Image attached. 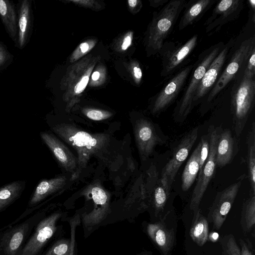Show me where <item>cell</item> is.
Segmentation results:
<instances>
[{
    "mask_svg": "<svg viewBox=\"0 0 255 255\" xmlns=\"http://www.w3.org/2000/svg\"><path fill=\"white\" fill-rule=\"evenodd\" d=\"M74 238L71 241L62 239L56 241L44 255H70Z\"/></svg>",
    "mask_w": 255,
    "mask_h": 255,
    "instance_id": "30",
    "label": "cell"
},
{
    "mask_svg": "<svg viewBox=\"0 0 255 255\" xmlns=\"http://www.w3.org/2000/svg\"><path fill=\"white\" fill-rule=\"evenodd\" d=\"M243 0H223L216 6L211 16L207 19L206 32L216 29L218 30L227 22L235 20L243 7Z\"/></svg>",
    "mask_w": 255,
    "mask_h": 255,
    "instance_id": "15",
    "label": "cell"
},
{
    "mask_svg": "<svg viewBox=\"0 0 255 255\" xmlns=\"http://www.w3.org/2000/svg\"><path fill=\"white\" fill-rule=\"evenodd\" d=\"M147 233L164 255H168L172 250L174 242L173 229H169L164 224L158 222L149 224L147 226Z\"/></svg>",
    "mask_w": 255,
    "mask_h": 255,
    "instance_id": "22",
    "label": "cell"
},
{
    "mask_svg": "<svg viewBox=\"0 0 255 255\" xmlns=\"http://www.w3.org/2000/svg\"><path fill=\"white\" fill-rule=\"evenodd\" d=\"M41 138L52 152L60 165L72 174L77 166V158L71 151L54 134L47 132L40 133Z\"/></svg>",
    "mask_w": 255,
    "mask_h": 255,
    "instance_id": "17",
    "label": "cell"
},
{
    "mask_svg": "<svg viewBox=\"0 0 255 255\" xmlns=\"http://www.w3.org/2000/svg\"><path fill=\"white\" fill-rule=\"evenodd\" d=\"M200 142L201 149L200 153L199 170L198 174L201 172L206 161L209 154L210 139L208 133L201 137Z\"/></svg>",
    "mask_w": 255,
    "mask_h": 255,
    "instance_id": "33",
    "label": "cell"
},
{
    "mask_svg": "<svg viewBox=\"0 0 255 255\" xmlns=\"http://www.w3.org/2000/svg\"><path fill=\"white\" fill-rule=\"evenodd\" d=\"M74 246V244H73V245L72 246L70 255H73Z\"/></svg>",
    "mask_w": 255,
    "mask_h": 255,
    "instance_id": "44",
    "label": "cell"
},
{
    "mask_svg": "<svg viewBox=\"0 0 255 255\" xmlns=\"http://www.w3.org/2000/svg\"><path fill=\"white\" fill-rule=\"evenodd\" d=\"M193 65L185 67L175 75L157 95L151 108L153 114L165 110L175 100L185 83Z\"/></svg>",
    "mask_w": 255,
    "mask_h": 255,
    "instance_id": "14",
    "label": "cell"
},
{
    "mask_svg": "<svg viewBox=\"0 0 255 255\" xmlns=\"http://www.w3.org/2000/svg\"><path fill=\"white\" fill-rule=\"evenodd\" d=\"M16 9L18 19V35L15 46L23 49L28 44L33 28L32 2L29 0H19Z\"/></svg>",
    "mask_w": 255,
    "mask_h": 255,
    "instance_id": "18",
    "label": "cell"
},
{
    "mask_svg": "<svg viewBox=\"0 0 255 255\" xmlns=\"http://www.w3.org/2000/svg\"><path fill=\"white\" fill-rule=\"evenodd\" d=\"M132 39V33L129 32L124 38L121 48L123 50H127L130 45Z\"/></svg>",
    "mask_w": 255,
    "mask_h": 255,
    "instance_id": "37",
    "label": "cell"
},
{
    "mask_svg": "<svg viewBox=\"0 0 255 255\" xmlns=\"http://www.w3.org/2000/svg\"><path fill=\"white\" fill-rule=\"evenodd\" d=\"M91 71L87 74L84 75L78 82L74 88V92L76 94L82 93L85 89L89 80Z\"/></svg>",
    "mask_w": 255,
    "mask_h": 255,
    "instance_id": "36",
    "label": "cell"
},
{
    "mask_svg": "<svg viewBox=\"0 0 255 255\" xmlns=\"http://www.w3.org/2000/svg\"><path fill=\"white\" fill-rule=\"evenodd\" d=\"M139 1L137 0H128V3L130 7H134Z\"/></svg>",
    "mask_w": 255,
    "mask_h": 255,
    "instance_id": "43",
    "label": "cell"
},
{
    "mask_svg": "<svg viewBox=\"0 0 255 255\" xmlns=\"http://www.w3.org/2000/svg\"><path fill=\"white\" fill-rule=\"evenodd\" d=\"M247 166L251 193L255 194V123L253 122L247 137Z\"/></svg>",
    "mask_w": 255,
    "mask_h": 255,
    "instance_id": "28",
    "label": "cell"
},
{
    "mask_svg": "<svg viewBox=\"0 0 255 255\" xmlns=\"http://www.w3.org/2000/svg\"><path fill=\"white\" fill-rule=\"evenodd\" d=\"M133 75L137 83H139L142 78V71L138 64L135 65L132 69Z\"/></svg>",
    "mask_w": 255,
    "mask_h": 255,
    "instance_id": "38",
    "label": "cell"
},
{
    "mask_svg": "<svg viewBox=\"0 0 255 255\" xmlns=\"http://www.w3.org/2000/svg\"><path fill=\"white\" fill-rule=\"evenodd\" d=\"M186 4L184 0H172L156 14L149 28L147 42L152 52L156 53L163 47L164 40L171 32Z\"/></svg>",
    "mask_w": 255,
    "mask_h": 255,
    "instance_id": "3",
    "label": "cell"
},
{
    "mask_svg": "<svg viewBox=\"0 0 255 255\" xmlns=\"http://www.w3.org/2000/svg\"><path fill=\"white\" fill-rule=\"evenodd\" d=\"M255 80L243 76L235 84L231 93V112L233 128L239 137L246 126L255 104Z\"/></svg>",
    "mask_w": 255,
    "mask_h": 255,
    "instance_id": "2",
    "label": "cell"
},
{
    "mask_svg": "<svg viewBox=\"0 0 255 255\" xmlns=\"http://www.w3.org/2000/svg\"><path fill=\"white\" fill-rule=\"evenodd\" d=\"M0 72H1V71H0Z\"/></svg>",
    "mask_w": 255,
    "mask_h": 255,
    "instance_id": "46",
    "label": "cell"
},
{
    "mask_svg": "<svg viewBox=\"0 0 255 255\" xmlns=\"http://www.w3.org/2000/svg\"><path fill=\"white\" fill-rule=\"evenodd\" d=\"M198 127H195L184 134L176 141L172 150L170 159L161 170V181L170 193L179 168L187 158L198 138Z\"/></svg>",
    "mask_w": 255,
    "mask_h": 255,
    "instance_id": "6",
    "label": "cell"
},
{
    "mask_svg": "<svg viewBox=\"0 0 255 255\" xmlns=\"http://www.w3.org/2000/svg\"><path fill=\"white\" fill-rule=\"evenodd\" d=\"M221 128V127H215L214 126H210L208 128V133L210 139L209 154L201 172L198 175V179L190 203V209L193 212L199 208V206L205 192L215 175L216 167V148Z\"/></svg>",
    "mask_w": 255,
    "mask_h": 255,
    "instance_id": "7",
    "label": "cell"
},
{
    "mask_svg": "<svg viewBox=\"0 0 255 255\" xmlns=\"http://www.w3.org/2000/svg\"><path fill=\"white\" fill-rule=\"evenodd\" d=\"M208 223L198 208L194 211L192 225L190 230V236L198 246L204 245L208 239Z\"/></svg>",
    "mask_w": 255,
    "mask_h": 255,
    "instance_id": "27",
    "label": "cell"
},
{
    "mask_svg": "<svg viewBox=\"0 0 255 255\" xmlns=\"http://www.w3.org/2000/svg\"><path fill=\"white\" fill-rule=\"evenodd\" d=\"M95 43L94 40H88L81 43L73 53L71 61H75L84 56L91 50Z\"/></svg>",
    "mask_w": 255,
    "mask_h": 255,
    "instance_id": "34",
    "label": "cell"
},
{
    "mask_svg": "<svg viewBox=\"0 0 255 255\" xmlns=\"http://www.w3.org/2000/svg\"><path fill=\"white\" fill-rule=\"evenodd\" d=\"M67 181L65 176H58L40 181L35 187L28 203V207L34 208L50 195L62 189Z\"/></svg>",
    "mask_w": 255,
    "mask_h": 255,
    "instance_id": "21",
    "label": "cell"
},
{
    "mask_svg": "<svg viewBox=\"0 0 255 255\" xmlns=\"http://www.w3.org/2000/svg\"><path fill=\"white\" fill-rule=\"evenodd\" d=\"M197 38V35H194L184 44L172 48L163 55L162 76L171 74L180 67L195 48Z\"/></svg>",
    "mask_w": 255,
    "mask_h": 255,
    "instance_id": "16",
    "label": "cell"
},
{
    "mask_svg": "<svg viewBox=\"0 0 255 255\" xmlns=\"http://www.w3.org/2000/svg\"><path fill=\"white\" fill-rule=\"evenodd\" d=\"M82 112L89 119L97 121L109 119L113 116L110 112L95 109H85Z\"/></svg>",
    "mask_w": 255,
    "mask_h": 255,
    "instance_id": "32",
    "label": "cell"
},
{
    "mask_svg": "<svg viewBox=\"0 0 255 255\" xmlns=\"http://www.w3.org/2000/svg\"><path fill=\"white\" fill-rule=\"evenodd\" d=\"M61 216L56 212L41 220L34 233L17 255H36L56 231V224Z\"/></svg>",
    "mask_w": 255,
    "mask_h": 255,
    "instance_id": "11",
    "label": "cell"
},
{
    "mask_svg": "<svg viewBox=\"0 0 255 255\" xmlns=\"http://www.w3.org/2000/svg\"><path fill=\"white\" fill-rule=\"evenodd\" d=\"M140 255H150L149 253H144Z\"/></svg>",
    "mask_w": 255,
    "mask_h": 255,
    "instance_id": "45",
    "label": "cell"
},
{
    "mask_svg": "<svg viewBox=\"0 0 255 255\" xmlns=\"http://www.w3.org/2000/svg\"><path fill=\"white\" fill-rule=\"evenodd\" d=\"M52 130L77 152V166L72 174V180L79 177L92 156L113 171L122 164L121 153L119 150L114 149L113 138L108 133L88 132L67 123L55 125Z\"/></svg>",
    "mask_w": 255,
    "mask_h": 255,
    "instance_id": "1",
    "label": "cell"
},
{
    "mask_svg": "<svg viewBox=\"0 0 255 255\" xmlns=\"http://www.w3.org/2000/svg\"><path fill=\"white\" fill-rule=\"evenodd\" d=\"M254 47H255L254 36L242 42L239 47L234 52L226 68L211 90L207 98L208 102H211L233 79L242 65L245 62H247Z\"/></svg>",
    "mask_w": 255,
    "mask_h": 255,
    "instance_id": "9",
    "label": "cell"
},
{
    "mask_svg": "<svg viewBox=\"0 0 255 255\" xmlns=\"http://www.w3.org/2000/svg\"><path fill=\"white\" fill-rule=\"evenodd\" d=\"M147 173L146 182L144 183L145 203L147 208L151 207L157 216L163 211L171 193L164 187L155 164L151 165Z\"/></svg>",
    "mask_w": 255,
    "mask_h": 255,
    "instance_id": "10",
    "label": "cell"
},
{
    "mask_svg": "<svg viewBox=\"0 0 255 255\" xmlns=\"http://www.w3.org/2000/svg\"><path fill=\"white\" fill-rule=\"evenodd\" d=\"M221 44L209 49L195 69L184 93L176 106L173 118L177 123H183L193 109V100L196 92L208 68L220 52Z\"/></svg>",
    "mask_w": 255,
    "mask_h": 255,
    "instance_id": "4",
    "label": "cell"
},
{
    "mask_svg": "<svg viewBox=\"0 0 255 255\" xmlns=\"http://www.w3.org/2000/svg\"><path fill=\"white\" fill-rule=\"evenodd\" d=\"M215 2L214 0H199L191 4L186 8L180 19L178 25L179 29H183L195 22Z\"/></svg>",
    "mask_w": 255,
    "mask_h": 255,
    "instance_id": "26",
    "label": "cell"
},
{
    "mask_svg": "<svg viewBox=\"0 0 255 255\" xmlns=\"http://www.w3.org/2000/svg\"><path fill=\"white\" fill-rule=\"evenodd\" d=\"M201 142L198 143L188 160L182 175V189H189L198 176L199 170Z\"/></svg>",
    "mask_w": 255,
    "mask_h": 255,
    "instance_id": "24",
    "label": "cell"
},
{
    "mask_svg": "<svg viewBox=\"0 0 255 255\" xmlns=\"http://www.w3.org/2000/svg\"><path fill=\"white\" fill-rule=\"evenodd\" d=\"M255 224V194L250 197L243 205L241 224L243 231L248 233L254 228Z\"/></svg>",
    "mask_w": 255,
    "mask_h": 255,
    "instance_id": "29",
    "label": "cell"
},
{
    "mask_svg": "<svg viewBox=\"0 0 255 255\" xmlns=\"http://www.w3.org/2000/svg\"><path fill=\"white\" fill-rule=\"evenodd\" d=\"M240 245L241 246V255H253L246 243L242 239L240 240Z\"/></svg>",
    "mask_w": 255,
    "mask_h": 255,
    "instance_id": "39",
    "label": "cell"
},
{
    "mask_svg": "<svg viewBox=\"0 0 255 255\" xmlns=\"http://www.w3.org/2000/svg\"><path fill=\"white\" fill-rule=\"evenodd\" d=\"M35 215L0 234V255H17L25 237L37 221Z\"/></svg>",
    "mask_w": 255,
    "mask_h": 255,
    "instance_id": "13",
    "label": "cell"
},
{
    "mask_svg": "<svg viewBox=\"0 0 255 255\" xmlns=\"http://www.w3.org/2000/svg\"><path fill=\"white\" fill-rule=\"evenodd\" d=\"M100 74L99 71H95L92 74V79L93 81H97L99 78H100Z\"/></svg>",
    "mask_w": 255,
    "mask_h": 255,
    "instance_id": "42",
    "label": "cell"
},
{
    "mask_svg": "<svg viewBox=\"0 0 255 255\" xmlns=\"http://www.w3.org/2000/svg\"><path fill=\"white\" fill-rule=\"evenodd\" d=\"M231 44L223 49L212 62L205 72L193 100V108L209 91L214 84L226 60Z\"/></svg>",
    "mask_w": 255,
    "mask_h": 255,
    "instance_id": "19",
    "label": "cell"
},
{
    "mask_svg": "<svg viewBox=\"0 0 255 255\" xmlns=\"http://www.w3.org/2000/svg\"><path fill=\"white\" fill-rule=\"evenodd\" d=\"M24 180L14 181L0 187V212L17 200L25 187Z\"/></svg>",
    "mask_w": 255,
    "mask_h": 255,
    "instance_id": "25",
    "label": "cell"
},
{
    "mask_svg": "<svg viewBox=\"0 0 255 255\" xmlns=\"http://www.w3.org/2000/svg\"><path fill=\"white\" fill-rule=\"evenodd\" d=\"M168 0H153L151 1V5L154 7H158L168 2Z\"/></svg>",
    "mask_w": 255,
    "mask_h": 255,
    "instance_id": "40",
    "label": "cell"
},
{
    "mask_svg": "<svg viewBox=\"0 0 255 255\" xmlns=\"http://www.w3.org/2000/svg\"><path fill=\"white\" fill-rule=\"evenodd\" d=\"M133 132L142 161L146 160L153 154L157 146L166 144L169 139L158 125L146 118H140L136 121Z\"/></svg>",
    "mask_w": 255,
    "mask_h": 255,
    "instance_id": "5",
    "label": "cell"
},
{
    "mask_svg": "<svg viewBox=\"0 0 255 255\" xmlns=\"http://www.w3.org/2000/svg\"><path fill=\"white\" fill-rule=\"evenodd\" d=\"M0 18L9 37L15 44L18 35L16 6L9 0H0Z\"/></svg>",
    "mask_w": 255,
    "mask_h": 255,
    "instance_id": "23",
    "label": "cell"
},
{
    "mask_svg": "<svg viewBox=\"0 0 255 255\" xmlns=\"http://www.w3.org/2000/svg\"><path fill=\"white\" fill-rule=\"evenodd\" d=\"M91 196L94 202V208L89 213L82 215L84 227L90 230L101 223L110 214V197L98 182H93L84 190Z\"/></svg>",
    "mask_w": 255,
    "mask_h": 255,
    "instance_id": "8",
    "label": "cell"
},
{
    "mask_svg": "<svg viewBox=\"0 0 255 255\" xmlns=\"http://www.w3.org/2000/svg\"><path fill=\"white\" fill-rule=\"evenodd\" d=\"M209 239L210 241L215 242L219 238V234L217 232H212L208 235Z\"/></svg>",
    "mask_w": 255,
    "mask_h": 255,
    "instance_id": "41",
    "label": "cell"
},
{
    "mask_svg": "<svg viewBox=\"0 0 255 255\" xmlns=\"http://www.w3.org/2000/svg\"><path fill=\"white\" fill-rule=\"evenodd\" d=\"M243 76L249 78H255V47H254L247 61V66Z\"/></svg>",
    "mask_w": 255,
    "mask_h": 255,
    "instance_id": "35",
    "label": "cell"
},
{
    "mask_svg": "<svg viewBox=\"0 0 255 255\" xmlns=\"http://www.w3.org/2000/svg\"><path fill=\"white\" fill-rule=\"evenodd\" d=\"M238 151V142L232 131L221 128L216 148V166L223 167L230 163Z\"/></svg>",
    "mask_w": 255,
    "mask_h": 255,
    "instance_id": "20",
    "label": "cell"
},
{
    "mask_svg": "<svg viewBox=\"0 0 255 255\" xmlns=\"http://www.w3.org/2000/svg\"><path fill=\"white\" fill-rule=\"evenodd\" d=\"M13 55L6 45L0 40V71L6 69L12 62Z\"/></svg>",
    "mask_w": 255,
    "mask_h": 255,
    "instance_id": "31",
    "label": "cell"
},
{
    "mask_svg": "<svg viewBox=\"0 0 255 255\" xmlns=\"http://www.w3.org/2000/svg\"><path fill=\"white\" fill-rule=\"evenodd\" d=\"M241 185L239 180L218 192L211 206L208 219L213 224V228L219 230L235 201Z\"/></svg>",
    "mask_w": 255,
    "mask_h": 255,
    "instance_id": "12",
    "label": "cell"
}]
</instances>
